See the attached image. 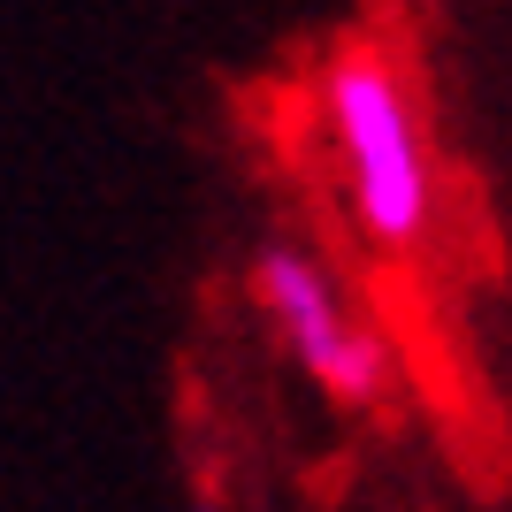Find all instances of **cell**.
Here are the masks:
<instances>
[{"label": "cell", "mask_w": 512, "mask_h": 512, "mask_svg": "<svg viewBox=\"0 0 512 512\" xmlns=\"http://www.w3.org/2000/svg\"><path fill=\"white\" fill-rule=\"evenodd\" d=\"M314 123L360 237L383 253H413L436 222V146L406 69L383 46H337L314 77Z\"/></svg>", "instance_id": "1"}, {"label": "cell", "mask_w": 512, "mask_h": 512, "mask_svg": "<svg viewBox=\"0 0 512 512\" xmlns=\"http://www.w3.org/2000/svg\"><path fill=\"white\" fill-rule=\"evenodd\" d=\"M192 512H222V505H214V497H199V505H192Z\"/></svg>", "instance_id": "3"}, {"label": "cell", "mask_w": 512, "mask_h": 512, "mask_svg": "<svg viewBox=\"0 0 512 512\" xmlns=\"http://www.w3.org/2000/svg\"><path fill=\"white\" fill-rule=\"evenodd\" d=\"M253 299L276 329V344L299 360V375L337 406H375L390 383V344L367 321V306L337 283V268L306 245H268L253 260Z\"/></svg>", "instance_id": "2"}]
</instances>
